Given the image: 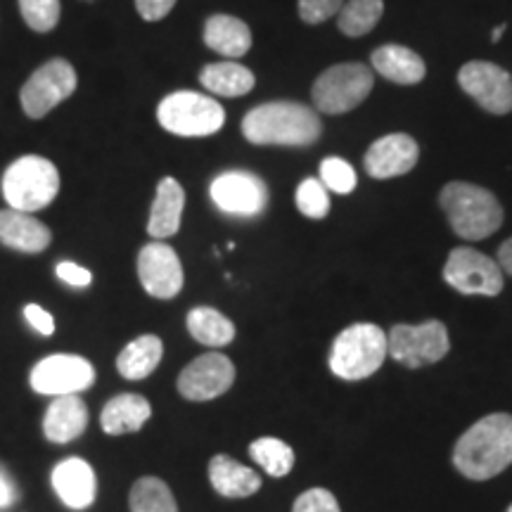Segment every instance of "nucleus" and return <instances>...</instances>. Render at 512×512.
I'll list each match as a JSON object with an SVG mask.
<instances>
[{"instance_id": "nucleus-1", "label": "nucleus", "mask_w": 512, "mask_h": 512, "mask_svg": "<svg viewBox=\"0 0 512 512\" xmlns=\"http://www.w3.org/2000/svg\"><path fill=\"white\" fill-rule=\"evenodd\" d=\"M460 475L484 482L512 465V415L491 413L467 430L453 448Z\"/></svg>"}, {"instance_id": "nucleus-2", "label": "nucleus", "mask_w": 512, "mask_h": 512, "mask_svg": "<svg viewBox=\"0 0 512 512\" xmlns=\"http://www.w3.org/2000/svg\"><path fill=\"white\" fill-rule=\"evenodd\" d=\"M323 133L316 110L302 102H266L254 107L242 119V136L252 145L309 147Z\"/></svg>"}, {"instance_id": "nucleus-3", "label": "nucleus", "mask_w": 512, "mask_h": 512, "mask_svg": "<svg viewBox=\"0 0 512 512\" xmlns=\"http://www.w3.org/2000/svg\"><path fill=\"white\" fill-rule=\"evenodd\" d=\"M448 223L458 238L477 242L494 235L503 223V207L482 185L453 181L439 195Z\"/></svg>"}, {"instance_id": "nucleus-4", "label": "nucleus", "mask_w": 512, "mask_h": 512, "mask_svg": "<svg viewBox=\"0 0 512 512\" xmlns=\"http://www.w3.org/2000/svg\"><path fill=\"white\" fill-rule=\"evenodd\" d=\"M57 195H60V171L46 157H19L3 174V197L10 209L34 214L50 207Z\"/></svg>"}, {"instance_id": "nucleus-5", "label": "nucleus", "mask_w": 512, "mask_h": 512, "mask_svg": "<svg viewBox=\"0 0 512 512\" xmlns=\"http://www.w3.org/2000/svg\"><path fill=\"white\" fill-rule=\"evenodd\" d=\"M387 358V337L375 323H356L342 330L332 344L330 370L339 380H366Z\"/></svg>"}, {"instance_id": "nucleus-6", "label": "nucleus", "mask_w": 512, "mask_h": 512, "mask_svg": "<svg viewBox=\"0 0 512 512\" xmlns=\"http://www.w3.org/2000/svg\"><path fill=\"white\" fill-rule=\"evenodd\" d=\"M157 119L164 131L181 138H207L226 124V112L209 95L195 91H176L159 102Z\"/></svg>"}, {"instance_id": "nucleus-7", "label": "nucleus", "mask_w": 512, "mask_h": 512, "mask_svg": "<svg viewBox=\"0 0 512 512\" xmlns=\"http://www.w3.org/2000/svg\"><path fill=\"white\" fill-rule=\"evenodd\" d=\"M373 86L375 74L366 64H335V67L325 69L313 83V107L323 114H347L368 98Z\"/></svg>"}, {"instance_id": "nucleus-8", "label": "nucleus", "mask_w": 512, "mask_h": 512, "mask_svg": "<svg viewBox=\"0 0 512 512\" xmlns=\"http://www.w3.org/2000/svg\"><path fill=\"white\" fill-rule=\"evenodd\" d=\"M451 349L448 330L441 320L422 325H394L387 335V354L406 368H422L441 361Z\"/></svg>"}, {"instance_id": "nucleus-9", "label": "nucleus", "mask_w": 512, "mask_h": 512, "mask_svg": "<svg viewBox=\"0 0 512 512\" xmlns=\"http://www.w3.org/2000/svg\"><path fill=\"white\" fill-rule=\"evenodd\" d=\"M79 86L76 69L67 60H50L38 67L29 81L19 91V102L29 119H43L55 110L60 102L72 98Z\"/></svg>"}, {"instance_id": "nucleus-10", "label": "nucleus", "mask_w": 512, "mask_h": 512, "mask_svg": "<svg viewBox=\"0 0 512 512\" xmlns=\"http://www.w3.org/2000/svg\"><path fill=\"white\" fill-rule=\"evenodd\" d=\"M444 280L460 294H482V297H498L505 285L498 261L472 247H456L448 254Z\"/></svg>"}, {"instance_id": "nucleus-11", "label": "nucleus", "mask_w": 512, "mask_h": 512, "mask_svg": "<svg viewBox=\"0 0 512 512\" xmlns=\"http://www.w3.org/2000/svg\"><path fill=\"white\" fill-rule=\"evenodd\" d=\"M31 389L43 396L81 394L95 382L91 361L74 354H53L38 361L31 370Z\"/></svg>"}, {"instance_id": "nucleus-12", "label": "nucleus", "mask_w": 512, "mask_h": 512, "mask_svg": "<svg viewBox=\"0 0 512 512\" xmlns=\"http://www.w3.org/2000/svg\"><path fill=\"white\" fill-rule=\"evenodd\" d=\"M209 195L223 214L230 216H259L268 204V188L252 171H223L211 181Z\"/></svg>"}, {"instance_id": "nucleus-13", "label": "nucleus", "mask_w": 512, "mask_h": 512, "mask_svg": "<svg viewBox=\"0 0 512 512\" xmlns=\"http://www.w3.org/2000/svg\"><path fill=\"white\" fill-rule=\"evenodd\" d=\"M460 88L489 114L512 112V74L494 62H467L458 72Z\"/></svg>"}, {"instance_id": "nucleus-14", "label": "nucleus", "mask_w": 512, "mask_h": 512, "mask_svg": "<svg viewBox=\"0 0 512 512\" xmlns=\"http://www.w3.org/2000/svg\"><path fill=\"white\" fill-rule=\"evenodd\" d=\"M235 382V366L219 351L197 356L178 375V392L188 401H211L226 394Z\"/></svg>"}, {"instance_id": "nucleus-15", "label": "nucleus", "mask_w": 512, "mask_h": 512, "mask_svg": "<svg viewBox=\"0 0 512 512\" xmlns=\"http://www.w3.org/2000/svg\"><path fill=\"white\" fill-rule=\"evenodd\" d=\"M138 278L155 299H174L183 290V266L176 249L162 240L150 242L138 254Z\"/></svg>"}, {"instance_id": "nucleus-16", "label": "nucleus", "mask_w": 512, "mask_h": 512, "mask_svg": "<svg viewBox=\"0 0 512 512\" xmlns=\"http://www.w3.org/2000/svg\"><path fill=\"white\" fill-rule=\"evenodd\" d=\"M420 157V147L406 133H389L375 140L366 150L363 166L366 174L377 181H387V178L406 176L408 171L415 169Z\"/></svg>"}, {"instance_id": "nucleus-17", "label": "nucleus", "mask_w": 512, "mask_h": 512, "mask_svg": "<svg viewBox=\"0 0 512 512\" xmlns=\"http://www.w3.org/2000/svg\"><path fill=\"white\" fill-rule=\"evenodd\" d=\"M53 489L60 501L72 510H86L98 496V479L93 467L83 458H67L55 465Z\"/></svg>"}, {"instance_id": "nucleus-18", "label": "nucleus", "mask_w": 512, "mask_h": 512, "mask_svg": "<svg viewBox=\"0 0 512 512\" xmlns=\"http://www.w3.org/2000/svg\"><path fill=\"white\" fill-rule=\"evenodd\" d=\"M53 242V233L46 223L17 209L0 211V245L22 254H41Z\"/></svg>"}, {"instance_id": "nucleus-19", "label": "nucleus", "mask_w": 512, "mask_h": 512, "mask_svg": "<svg viewBox=\"0 0 512 512\" xmlns=\"http://www.w3.org/2000/svg\"><path fill=\"white\" fill-rule=\"evenodd\" d=\"M88 427V406L79 394L55 396L43 418V434L53 444H69Z\"/></svg>"}, {"instance_id": "nucleus-20", "label": "nucleus", "mask_w": 512, "mask_h": 512, "mask_svg": "<svg viewBox=\"0 0 512 512\" xmlns=\"http://www.w3.org/2000/svg\"><path fill=\"white\" fill-rule=\"evenodd\" d=\"M185 207V190L176 178H162L157 185L155 202L150 209V221H147V233L155 240L174 238L181 230Z\"/></svg>"}, {"instance_id": "nucleus-21", "label": "nucleus", "mask_w": 512, "mask_h": 512, "mask_svg": "<svg viewBox=\"0 0 512 512\" xmlns=\"http://www.w3.org/2000/svg\"><path fill=\"white\" fill-rule=\"evenodd\" d=\"M152 418V406L140 394H119L105 403L100 413L102 432L110 437L138 432Z\"/></svg>"}, {"instance_id": "nucleus-22", "label": "nucleus", "mask_w": 512, "mask_h": 512, "mask_svg": "<svg viewBox=\"0 0 512 512\" xmlns=\"http://www.w3.org/2000/svg\"><path fill=\"white\" fill-rule=\"evenodd\" d=\"M373 69L387 81L399 83V86H415L427 76V64L415 50L406 46H382L377 48L373 57Z\"/></svg>"}, {"instance_id": "nucleus-23", "label": "nucleus", "mask_w": 512, "mask_h": 512, "mask_svg": "<svg viewBox=\"0 0 512 512\" xmlns=\"http://www.w3.org/2000/svg\"><path fill=\"white\" fill-rule=\"evenodd\" d=\"M209 482L216 494L226 498H247L261 489V477L256 475L252 467L238 463L226 453L211 458Z\"/></svg>"}, {"instance_id": "nucleus-24", "label": "nucleus", "mask_w": 512, "mask_h": 512, "mask_svg": "<svg viewBox=\"0 0 512 512\" xmlns=\"http://www.w3.org/2000/svg\"><path fill=\"white\" fill-rule=\"evenodd\" d=\"M204 43L214 53L238 60L252 48V31L233 15H211L204 24Z\"/></svg>"}, {"instance_id": "nucleus-25", "label": "nucleus", "mask_w": 512, "mask_h": 512, "mask_svg": "<svg viewBox=\"0 0 512 512\" xmlns=\"http://www.w3.org/2000/svg\"><path fill=\"white\" fill-rule=\"evenodd\" d=\"M164 344L157 335H143L128 342L117 356V370L124 380H145L155 373L159 361H162Z\"/></svg>"}, {"instance_id": "nucleus-26", "label": "nucleus", "mask_w": 512, "mask_h": 512, "mask_svg": "<svg viewBox=\"0 0 512 512\" xmlns=\"http://www.w3.org/2000/svg\"><path fill=\"white\" fill-rule=\"evenodd\" d=\"M200 83L209 93L221 98H242L256 86L252 69L242 67L238 62H214L200 72Z\"/></svg>"}, {"instance_id": "nucleus-27", "label": "nucleus", "mask_w": 512, "mask_h": 512, "mask_svg": "<svg viewBox=\"0 0 512 512\" xmlns=\"http://www.w3.org/2000/svg\"><path fill=\"white\" fill-rule=\"evenodd\" d=\"M188 332L204 347L219 349L235 339L233 320L211 306H197L188 313Z\"/></svg>"}, {"instance_id": "nucleus-28", "label": "nucleus", "mask_w": 512, "mask_h": 512, "mask_svg": "<svg viewBox=\"0 0 512 512\" xmlns=\"http://www.w3.org/2000/svg\"><path fill=\"white\" fill-rule=\"evenodd\" d=\"M384 15V0H347L337 15V27L344 36L358 38L373 31Z\"/></svg>"}, {"instance_id": "nucleus-29", "label": "nucleus", "mask_w": 512, "mask_h": 512, "mask_svg": "<svg viewBox=\"0 0 512 512\" xmlns=\"http://www.w3.org/2000/svg\"><path fill=\"white\" fill-rule=\"evenodd\" d=\"M131 512H178L176 498L159 477H140L128 494Z\"/></svg>"}, {"instance_id": "nucleus-30", "label": "nucleus", "mask_w": 512, "mask_h": 512, "mask_svg": "<svg viewBox=\"0 0 512 512\" xmlns=\"http://www.w3.org/2000/svg\"><path fill=\"white\" fill-rule=\"evenodd\" d=\"M249 456L254 458L256 465L264 467L271 477L290 475V470L294 467V451L285 441L275 437H261L252 441Z\"/></svg>"}, {"instance_id": "nucleus-31", "label": "nucleus", "mask_w": 512, "mask_h": 512, "mask_svg": "<svg viewBox=\"0 0 512 512\" xmlns=\"http://www.w3.org/2000/svg\"><path fill=\"white\" fill-rule=\"evenodd\" d=\"M19 10L27 27L36 34H48L60 24V0H19Z\"/></svg>"}, {"instance_id": "nucleus-32", "label": "nucleus", "mask_w": 512, "mask_h": 512, "mask_svg": "<svg viewBox=\"0 0 512 512\" xmlns=\"http://www.w3.org/2000/svg\"><path fill=\"white\" fill-rule=\"evenodd\" d=\"M297 209L309 219H325L330 214L328 188L318 178H306L297 188Z\"/></svg>"}, {"instance_id": "nucleus-33", "label": "nucleus", "mask_w": 512, "mask_h": 512, "mask_svg": "<svg viewBox=\"0 0 512 512\" xmlns=\"http://www.w3.org/2000/svg\"><path fill=\"white\" fill-rule=\"evenodd\" d=\"M320 183L325 188L337 192V195H349V192L356 190V171L354 166L339 157H328L320 164Z\"/></svg>"}, {"instance_id": "nucleus-34", "label": "nucleus", "mask_w": 512, "mask_h": 512, "mask_svg": "<svg viewBox=\"0 0 512 512\" xmlns=\"http://www.w3.org/2000/svg\"><path fill=\"white\" fill-rule=\"evenodd\" d=\"M344 0H299V17L306 24H323L337 17Z\"/></svg>"}, {"instance_id": "nucleus-35", "label": "nucleus", "mask_w": 512, "mask_h": 512, "mask_svg": "<svg viewBox=\"0 0 512 512\" xmlns=\"http://www.w3.org/2000/svg\"><path fill=\"white\" fill-rule=\"evenodd\" d=\"M292 512H342L328 489H309L294 501Z\"/></svg>"}, {"instance_id": "nucleus-36", "label": "nucleus", "mask_w": 512, "mask_h": 512, "mask_svg": "<svg viewBox=\"0 0 512 512\" xmlns=\"http://www.w3.org/2000/svg\"><path fill=\"white\" fill-rule=\"evenodd\" d=\"M55 273L62 283L72 287H88L93 283V273L88 271V268L74 264V261H60V264L55 266Z\"/></svg>"}, {"instance_id": "nucleus-37", "label": "nucleus", "mask_w": 512, "mask_h": 512, "mask_svg": "<svg viewBox=\"0 0 512 512\" xmlns=\"http://www.w3.org/2000/svg\"><path fill=\"white\" fill-rule=\"evenodd\" d=\"M24 318H27V323L38 332V335L50 337L55 332V318L50 316L43 306L27 304L24 306Z\"/></svg>"}, {"instance_id": "nucleus-38", "label": "nucleus", "mask_w": 512, "mask_h": 512, "mask_svg": "<svg viewBox=\"0 0 512 512\" xmlns=\"http://www.w3.org/2000/svg\"><path fill=\"white\" fill-rule=\"evenodd\" d=\"M176 3L178 0H136V10L145 22H159L174 10Z\"/></svg>"}, {"instance_id": "nucleus-39", "label": "nucleus", "mask_w": 512, "mask_h": 512, "mask_svg": "<svg viewBox=\"0 0 512 512\" xmlns=\"http://www.w3.org/2000/svg\"><path fill=\"white\" fill-rule=\"evenodd\" d=\"M17 498L19 491L15 479H12L10 472L0 465V508H10V505L17 503Z\"/></svg>"}, {"instance_id": "nucleus-40", "label": "nucleus", "mask_w": 512, "mask_h": 512, "mask_svg": "<svg viewBox=\"0 0 512 512\" xmlns=\"http://www.w3.org/2000/svg\"><path fill=\"white\" fill-rule=\"evenodd\" d=\"M498 266H501L503 273L512 275V238L498 247Z\"/></svg>"}, {"instance_id": "nucleus-41", "label": "nucleus", "mask_w": 512, "mask_h": 512, "mask_svg": "<svg viewBox=\"0 0 512 512\" xmlns=\"http://www.w3.org/2000/svg\"><path fill=\"white\" fill-rule=\"evenodd\" d=\"M505 34V24H501V27H496L494 29V34H491V41H494V43H498V41H501V36Z\"/></svg>"}, {"instance_id": "nucleus-42", "label": "nucleus", "mask_w": 512, "mask_h": 512, "mask_svg": "<svg viewBox=\"0 0 512 512\" xmlns=\"http://www.w3.org/2000/svg\"><path fill=\"white\" fill-rule=\"evenodd\" d=\"M508 512H512V505H510V508H508Z\"/></svg>"}]
</instances>
